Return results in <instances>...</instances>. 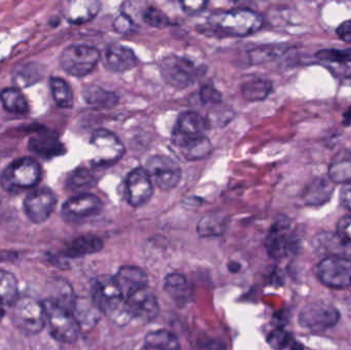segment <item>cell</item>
<instances>
[{"instance_id":"obj_1","label":"cell","mask_w":351,"mask_h":350,"mask_svg":"<svg viewBox=\"0 0 351 350\" xmlns=\"http://www.w3.org/2000/svg\"><path fill=\"white\" fill-rule=\"evenodd\" d=\"M261 14L249 8L217 12L208 18V27L216 36L245 37L261 30Z\"/></svg>"},{"instance_id":"obj_2","label":"cell","mask_w":351,"mask_h":350,"mask_svg":"<svg viewBox=\"0 0 351 350\" xmlns=\"http://www.w3.org/2000/svg\"><path fill=\"white\" fill-rule=\"evenodd\" d=\"M92 300L99 312L117 324H127L133 318L114 277L101 275L95 281Z\"/></svg>"},{"instance_id":"obj_3","label":"cell","mask_w":351,"mask_h":350,"mask_svg":"<svg viewBox=\"0 0 351 350\" xmlns=\"http://www.w3.org/2000/svg\"><path fill=\"white\" fill-rule=\"evenodd\" d=\"M43 306L47 326L53 338L63 343L75 342L82 328L72 310L51 298L43 302Z\"/></svg>"},{"instance_id":"obj_4","label":"cell","mask_w":351,"mask_h":350,"mask_svg":"<svg viewBox=\"0 0 351 350\" xmlns=\"http://www.w3.org/2000/svg\"><path fill=\"white\" fill-rule=\"evenodd\" d=\"M41 178V168L32 158H21L8 164L1 176L0 185L10 193H19L33 188Z\"/></svg>"},{"instance_id":"obj_5","label":"cell","mask_w":351,"mask_h":350,"mask_svg":"<svg viewBox=\"0 0 351 350\" xmlns=\"http://www.w3.org/2000/svg\"><path fill=\"white\" fill-rule=\"evenodd\" d=\"M101 53L88 45H72L60 55V65L64 71L74 77L88 75L100 62Z\"/></svg>"},{"instance_id":"obj_6","label":"cell","mask_w":351,"mask_h":350,"mask_svg":"<svg viewBox=\"0 0 351 350\" xmlns=\"http://www.w3.org/2000/svg\"><path fill=\"white\" fill-rule=\"evenodd\" d=\"M160 70L165 82L177 90L188 88L200 76V68L194 62L177 55H165Z\"/></svg>"},{"instance_id":"obj_7","label":"cell","mask_w":351,"mask_h":350,"mask_svg":"<svg viewBox=\"0 0 351 350\" xmlns=\"http://www.w3.org/2000/svg\"><path fill=\"white\" fill-rule=\"evenodd\" d=\"M12 308V321L26 334H38L47 326L43 303L31 297L18 298Z\"/></svg>"},{"instance_id":"obj_8","label":"cell","mask_w":351,"mask_h":350,"mask_svg":"<svg viewBox=\"0 0 351 350\" xmlns=\"http://www.w3.org/2000/svg\"><path fill=\"white\" fill-rule=\"evenodd\" d=\"M317 275L324 285L332 289L351 287V255H333L323 259L317 264Z\"/></svg>"},{"instance_id":"obj_9","label":"cell","mask_w":351,"mask_h":350,"mask_svg":"<svg viewBox=\"0 0 351 350\" xmlns=\"http://www.w3.org/2000/svg\"><path fill=\"white\" fill-rule=\"evenodd\" d=\"M90 143L96 148V155L92 164L95 168L113 166L123 158L125 153V145L115 134L107 129H98L93 134Z\"/></svg>"},{"instance_id":"obj_10","label":"cell","mask_w":351,"mask_h":350,"mask_svg":"<svg viewBox=\"0 0 351 350\" xmlns=\"http://www.w3.org/2000/svg\"><path fill=\"white\" fill-rule=\"evenodd\" d=\"M298 240L290 220L280 217L268 232L265 240L266 250L272 258H282L296 250Z\"/></svg>"},{"instance_id":"obj_11","label":"cell","mask_w":351,"mask_h":350,"mask_svg":"<svg viewBox=\"0 0 351 350\" xmlns=\"http://www.w3.org/2000/svg\"><path fill=\"white\" fill-rule=\"evenodd\" d=\"M340 320L337 308L324 301L307 304L299 314V323L303 328L313 332H324L333 328Z\"/></svg>"},{"instance_id":"obj_12","label":"cell","mask_w":351,"mask_h":350,"mask_svg":"<svg viewBox=\"0 0 351 350\" xmlns=\"http://www.w3.org/2000/svg\"><path fill=\"white\" fill-rule=\"evenodd\" d=\"M146 171L158 188L170 191L181 182L182 171L173 158L164 155L152 156L146 162Z\"/></svg>"},{"instance_id":"obj_13","label":"cell","mask_w":351,"mask_h":350,"mask_svg":"<svg viewBox=\"0 0 351 350\" xmlns=\"http://www.w3.org/2000/svg\"><path fill=\"white\" fill-rule=\"evenodd\" d=\"M102 207L98 197L92 193H82L64 203L61 215L66 222L80 223L98 215Z\"/></svg>"},{"instance_id":"obj_14","label":"cell","mask_w":351,"mask_h":350,"mask_svg":"<svg viewBox=\"0 0 351 350\" xmlns=\"http://www.w3.org/2000/svg\"><path fill=\"white\" fill-rule=\"evenodd\" d=\"M57 197L49 188H39L31 191L24 201V211L33 223L47 221L55 211Z\"/></svg>"},{"instance_id":"obj_15","label":"cell","mask_w":351,"mask_h":350,"mask_svg":"<svg viewBox=\"0 0 351 350\" xmlns=\"http://www.w3.org/2000/svg\"><path fill=\"white\" fill-rule=\"evenodd\" d=\"M154 189L152 178L144 168L132 170L125 179V195L132 207L139 208L152 199Z\"/></svg>"},{"instance_id":"obj_16","label":"cell","mask_w":351,"mask_h":350,"mask_svg":"<svg viewBox=\"0 0 351 350\" xmlns=\"http://www.w3.org/2000/svg\"><path fill=\"white\" fill-rule=\"evenodd\" d=\"M105 67L115 73L130 71L137 65V57L133 49L119 43H111L101 55Z\"/></svg>"},{"instance_id":"obj_17","label":"cell","mask_w":351,"mask_h":350,"mask_svg":"<svg viewBox=\"0 0 351 350\" xmlns=\"http://www.w3.org/2000/svg\"><path fill=\"white\" fill-rule=\"evenodd\" d=\"M132 318L150 322L160 312V304L156 295L148 288L137 292L125 299Z\"/></svg>"},{"instance_id":"obj_18","label":"cell","mask_w":351,"mask_h":350,"mask_svg":"<svg viewBox=\"0 0 351 350\" xmlns=\"http://www.w3.org/2000/svg\"><path fill=\"white\" fill-rule=\"evenodd\" d=\"M208 121L194 111H185L178 117L177 123L173 131V142L185 138L206 135V131L210 127Z\"/></svg>"},{"instance_id":"obj_19","label":"cell","mask_w":351,"mask_h":350,"mask_svg":"<svg viewBox=\"0 0 351 350\" xmlns=\"http://www.w3.org/2000/svg\"><path fill=\"white\" fill-rule=\"evenodd\" d=\"M115 282L125 300L148 288V277L139 267L123 266L114 275Z\"/></svg>"},{"instance_id":"obj_20","label":"cell","mask_w":351,"mask_h":350,"mask_svg":"<svg viewBox=\"0 0 351 350\" xmlns=\"http://www.w3.org/2000/svg\"><path fill=\"white\" fill-rule=\"evenodd\" d=\"M101 3L94 0H75L64 4L63 12L66 20L74 25L90 22L98 14Z\"/></svg>"},{"instance_id":"obj_21","label":"cell","mask_w":351,"mask_h":350,"mask_svg":"<svg viewBox=\"0 0 351 350\" xmlns=\"http://www.w3.org/2000/svg\"><path fill=\"white\" fill-rule=\"evenodd\" d=\"M335 183L329 177H319L311 181L303 192L302 199L306 205H323L331 199Z\"/></svg>"},{"instance_id":"obj_22","label":"cell","mask_w":351,"mask_h":350,"mask_svg":"<svg viewBox=\"0 0 351 350\" xmlns=\"http://www.w3.org/2000/svg\"><path fill=\"white\" fill-rule=\"evenodd\" d=\"M188 160H199L208 158L213 152V144L206 135L186 138L173 142Z\"/></svg>"},{"instance_id":"obj_23","label":"cell","mask_w":351,"mask_h":350,"mask_svg":"<svg viewBox=\"0 0 351 350\" xmlns=\"http://www.w3.org/2000/svg\"><path fill=\"white\" fill-rule=\"evenodd\" d=\"M102 249L103 242L100 238L93 234H86L70 242L66 247L64 254L69 258H80L100 252Z\"/></svg>"},{"instance_id":"obj_24","label":"cell","mask_w":351,"mask_h":350,"mask_svg":"<svg viewBox=\"0 0 351 350\" xmlns=\"http://www.w3.org/2000/svg\"><path fill=\"white\" fill-rule=\"evenodd\" d=\"M29 149L45 158L62 155L65 152L63 144L56 136L51 134H41L33 137L29 141Z\"/></svg>"},{"instance_id":"obj_25","label":"cell","mask_w":351,"mask_h":350,"mask_svg":"<svg viewBox=\"0 0 351 350\" xmlns=\"http://www.w3.org/2000/svg\"><path fill=\"white\" fill-rule=\"evenodd\" d=\"M328 177L335 184L351 181V151L342 149L334 156L328 168Z\"/></svg>"},{"instance_id":"obj_26","label":"cell","mask_w":351,"mask_h":350,"mask_svg":"<svg viewBox=\"0 0 351 350\" xmlns=\"http://www.w3.org/2000/svg\"><path fill=\"white\" fill-rule=\"evenodd\" d=\"M82 96L88 105L99 108H113L119 103V97L115 92L105 90L97 84L86 86Z\"/></svg>"},{"instance_id":"obj_27","label":"cell","mask_w":351,"mask_h":350,"mask_svg":"<svg viewBox=\"0 0 351 350\" xmlns=\"http://www.w3.org/2000/svg\"><path fill=\"white\" fill-rule=\"evenodd\" d=\"M143 350H181V347L173 333L167 330H156L146 335Z\"/></svg>"},{"instance_id":"obj_28","label":"cell","mask_w":351,"mask_h":350,"mask_svg":"<svg viewBox=\"0 0 351 350\" xmlns=\"http://www.w3.org/2000/svg\"><path fill=\"white\" fill-rule=\"evenodd\" d=\"M164 288L167 294L177 303L185 304L189 300V285L186 277L181 273H171L167 275Z\"/></svg>"},{"instance_id":"obj_29","label":"cell","mask_w":351,"mask_h":350,"mask_svg":"<svg viewBox=\"0 0 351 350\" xmlns=\"http://www.w3.org/2000/svg\"><path fill=\"white\" fill-rule=\"evenodd\" d=\"M272 90V84L269 80L262 77H254L243 82L241 86V95L250 102L263 101L269 96Z\"/></svg>"},{"instance_id":"obj_30","label":"cell","mask_w":351,"mask_h":350,"mask_svg":"<svg viewBox=\"0 0 351 350\" xmlns=\"http://www.w3.org/2000/svg\"><path fill=\"white\" fill-rule=\"evenodd\" d=\"M43 70L39 64L30 62L19 66L12 74V79L19 88H28L43 78Z\"/></svg>"},{"instance_id":"obj_31","label":"cell","mask_w":351,"mask_h":350,"mask_svg":"<svg viewBox=\"0 0 351 350\" xmlns=\"http://www.w3.org/2000/svg\"><path fill=\"white\" fill-rule=\"evenodd\" d=\"M0 102L8 112L25 114L29 106L23 92L16 88H4L0 92Z\"/></svg>"},{"instance_id":"obj_32","label":"cell","mask_w":351,"mask_h":350,"mask_svg":"<svg viewBox=\"0 0 351 350\" xmlns=\"http://www.w3.org/2000/svg\"><path fill=\"white\" fill-rule=\"evenodd\" d=\"M288 47L284 45H261L249 51L250 63L253 65L269 63L282 57L287 53Z\"/></svg>"},{"instance_id":"obj_33","label":"cell","mask_w":351,"mask_h":350,"mask_svg":"<svg viewBox=\"0 0 351 350\" xmlns=\"http://www.w3.org/2000/svg\"><path fill=\"white\" fill-rule=\"evenodd\" d=\"M18 300V282L12 273L0 271V306L14 305Z\"/></svg>"},{"instance_id":"obj_34","label":"cell","mask_w":351,"mask_h":350,"mask_svg":"<svg viewBox=\"0 0 351 350\" xmlns=\"http://www.w3.org/2000/svg\"><path fill=\"white\" fill-rule=\"evenodd\" d=\"M49 88L58 106L61 108H72L74 104L73 92L65 80L60 77H51Z\"/></svg>"},{"instance_id":"obj_35","label":"cell","mask_w":351,"mask_h":350,"mask_svg":"<svg viewBox=\"0 0 351 350\" xmlns=\"http://www.w3.org/2000/svg\"><path fill=\"white\" fill-rule=\"evenodd\" d=\"M72 312L77 320L80 328L82 327L93 326L98 318L99 310L95 305L93 300H75Z\"/></svg>"},{"instance_id":"obj_36","label":"cell","mask_w":351,"mask_h":350,"mask_svg":"<svg viewBox=\"0 0 351 350\" xmlns=\"http://www.w3.org/2000/svg\"><path fill=\"white\" fill-rule=\"evenodd\" d=\"M226 218L219 214L204 216L197 225V232L202 238L221 236L226 227Z\"/></svg>"},{"instance_id":"obj_37","label":"cell","mask_w":351,"mask_h":350,"mask_svg":"<svg viewBox=\"0 0 351 350\" xmlns=\"http://www.w3.org/2000/svg\"><path fill=\"white\" fill-rule=\"evenodd\" d=\"M97 184V179L90 170L86 168H78L70 175L67 180V186L71 190H84L92 188Z\"/></svg>"},{"instance_id":"obj_38","label":"cell","mask_w":351,"mask_h":350,"mask_svg":"<svg viewBox=\"0 0 351 350\" xmlns=\"http://www.w3.org/2000/svg\"><path fill=\"white\" fill-rule=\"evenodd\" d=\"M315 57L322 61L331 63H351V49H324L315 53Z\"/></svg>"},{"instance_id":"obj_39","label":"cell","mask_w":351,"mask_h":350,"mask_svg":"<svg viewBox=\"0 0 351 350\" xmlns=\"http://www.w3.org/2000/svg\"><path fill=\"white\" fill-rule=\"evenodd\" d=\"M142 20L145 24L154 28H165L171 24L169 16L162 10L154 6L145 8L142 14Z\"/></svg>"},{"instance_id":"obj_40","label":"cell","mask_w":351,"mask_h":350,"mask_svg":"<svg viewBox=\"0 0 351 350\" xmlns=\"http://www.w3.org/2000/svg\"><path fill=\"white\" fill-rule=\"evenodd\" d=\"M336 234L342 245L351 248V216H344L338 221Z\"/></svg>"},{"instance_id":"obj_41","label":"cell","mask_w":351,"mask_h":350,"mask_svg":"<svg viewBox=\"0 0 351 350\" xmlns=\"http://www.w3.org/2000/svg\"><path fill=\"white\" fill-rule=\"evenodd\" d=\"M199 98L204 104H219L222 101V95L213 84H204L200 88Z\"/></svg>"},{"instance_id":"obj_42","label":"cell","mask_w":351,"mask_h":350,"mask_svg":"<svg viewBox=\"0 0 351 350\" xmlns=\"http://www.w3.org/2000/svg\"><path fill=\"white\" fill-rule=\"evenodd\" d=\"M113 28L119 34H129L135 30V23L129 14L123 12L115 18Z\"/></svg>"},{"instance_id":"obj_43","label":"cell","mask_w":351,"mask_h":350,"mask_svg":"<svg viewBox=\"0 0 351 350\" xmlns=\"http://www.w3.org/2000/svg\"><path fill=\"white\" fill-rule=\"evenodd\" d=\"M291 340V335L286 331L278 330L274 331L268 337V342L274 349H282L289 345Z\"/></svg>"},{"instance_id":"obj_44","label":"cell","mask_w":351,"mask_h":350,"mask_svg":"<svg viewBox=\"0 0 351 350\" xmlns=\"http://www.w3.org/2000/svg\"><path fill=\"white\" fill-rule=\"evenodd\" d=\"M181 4L182 8H183L184 12H187L189 14H198V12H202L206 8V6L208 5V2L206 1H181L180 2Z\"/></svg>"},{"instance_id":"obj_45","label":"cell","mask_w":351,"mask_h":350,"mask_svg":"<svg viewBox=\"0 0 351 350\" xmlns=\"http://www.w3.org/2000/svg\"><path fill=\"white\" fill-rule=\"evenodd\" d=\"M336 34L344 42L351 43V18L350 20L344 21L336 29Z\"/></svg>"},{"instance_id":"obj_46","label":"cell","mask_w":351,"mask_h":350,"mask_svg":"<svg viewBox=\"0 0 351 350\" xmlns=\"http://www.w3.org/2000/svg\"><path fill=\"white\" fill-rule=\"evenodd\" d=\"M340 201L346 209L351 212V185L342 188L340 192Z\"/></svg>"},{"instance_id":"obj_47","label":"cell","mask_w":351,"mask_h":350,"mask_svg":"<svg viewBox=\"0 0 351 350\" xmlns=\"http://www.w3.org/2000/svg\"><path fill=\"white\" fill-rule=\"evenodd\" d=\"M343 125H351V106L346 110V112L343 114Z\"/></svg>"},{"instance_id":"obj_48","label":"cell","mask_w":351,"mask_h":350,"mask_svg":"<svg viewBox=\"0 0 351 350\" xmlns=\"http://www.w3.org/2000/svg\"><path fill=\"white\" fill-rule=\"evenodd\" d=\"M291 350H304V349H303V347L300 343L294 342L292 345V347H291Z\"/></svg>"}]
</instances>
